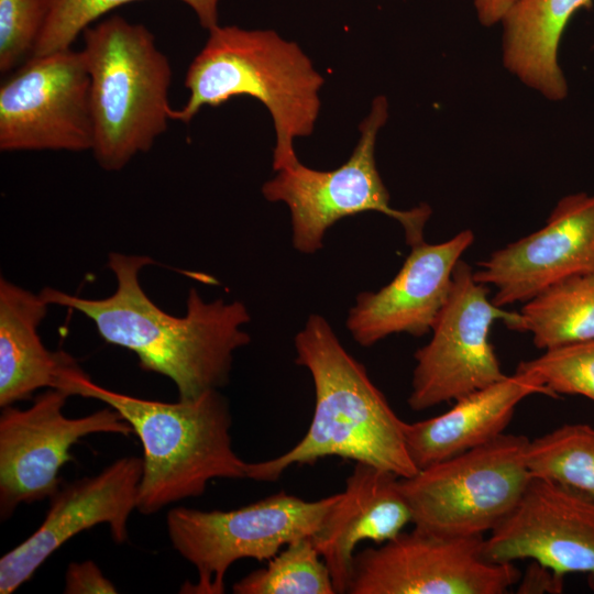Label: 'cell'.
<instances>
[{"label": "cell", "mask_w": 594, "mask_h": 594, "mask_svg": "<svg viewBox=\"0 0 594 594\" xmlns=\"http://www.w3.org/2000/svg\"><path fill=\"white\" fill-rule=\"evenodd\" d=\"M153 263L146 255L111 252L112 295L89 299L52 287L40 295L89 318L106 342L133 352L144 371L173 381L179 399H196L228 383L233 353L251 342L242 329L251 317L241 301L207 302L196 288L189 289L184 317L165 312L140 284L141 271Z\"/></svg>", "instance_id": "6da1fadb"}, {"label": "cell", "mask_w": 594, "mask_h": 594, "mask_svg": "<svg viewBox=\"0 0 594 594\" xmlns=\"http://www.w3.org/2000/svg\"><path fill=\"white\" fill-rule=\"evenodd\" d=\"M295 362L308 370L315 410L301 440L285 453L249 463L248 479L274 482L292 465L339 457L410 477L419 470L404 437V420L343 346L327 319L312 314L294 340Z\"/></svg>", "instance_id": "7a4b0ae2"}, {"label": "cell", "mask_w": 594, "mask_h": 594, "mask_svg": "<svg viewBox=\"0 0 594 594\" xmlns=\"http://www.w3.org/2000/svg\"><path fill=\"white\" fill-rule=\"evenodd\" d=\"M54 388L94 398L117 410L143 447L136 509L145 515L204 494L215 479H245L249 463L233 450L229 404L219 389L191 400L165 403L96 384L67 355Z\"/></svg>", "instance_id": "3957f363"}, {"label": "cell", "mask_w": 594, "mask_h": 594, "mask_svg": "<svg viewBox=\"0 0 594 594\" xmlns=\"http://www.w3.org/2000/svg\"><path fill=\"white\" fill-rule=\"evenodd\" d=\"M323 82L299 45L275 31L217 25L188 67L185 87L189 98L182 109H172L170 119L187 123L205 106L252 97L273 119V169L277 172L298 162L294 140L315 130Z\"/></svg>", "instance_id": "277c9868"}, {"label": "cell", "mask_w": 594, "mask_h": 594, "mask_svg": "<svg viewBox=\"0 0 594 594\" xmlns=\"http://www.w3.org/2000/svg\"><path fill=\"white\" fill-rule=\"evenodd\" d=\"M81 34L90 80L91 152L101 168L117 172L150 151L166 131L172 68L150 30L120 15Z\"/></svg>", "instance_id": "5b68a950"}, {"label": "cell", "mask_w": 594, "mask_h": 594, "mask_svg": "<svg viewBox=\"0 0 594 594\" xmlns=\"http://www.w3.org/2000/svg\"><path fill=\"white\" fill-rule=\"evenodd\" d=\"M387 118L388 102L378 96L360 124V139L345 163L331 170H317L298 161L263 184L262 195L267 201L288 207L292 242L299 253L315 254L322 249L326 233L334 223L369 211L399 222L409 246L425 241L431 208L420 204L410 210L394 209L376 167L375 143Z\"/></svg>", "instance_id": "8992f818"}, {"label": "cell", "mask_w": 594, "mask_h": 594, "mask_svg": "<svg viewBox=\"0 0 594 594\" xmlns=\"http://www.w3.org/2000/svg\"><path fill=\"white\" fill-rule=\"evenodd\" d=\"M341 497L305 501L279 492L231 510L175 507L166 517L173 548L197 571L182 593L222 594L229 568L240 559L270 560L284 546L312 537Z\"/></svg>", "instance_id": "52a82bcc"}, {"label": "cell", "mask_w": 594, "mask_h": 594, "mask_svg": "<svg viewBox=\"0 0 594 594\" xmlns=\"http://www.w3.org/2000/svg\"><path fill=\"white\" fill-rule=\"evenodd\" d=\"M528 442L525 436L503 433L400 477L414 528L450 537L490 532L532 477L526 463Z\"/></svg>", "instance_id": "ba28073f"}, {"label": "cell", "mask_w": 594, "mask_h": 594, "mask_svg": "<svg viewBox=\"0 0 594 594\" xmlns=\"http://www.w3.org/2000/svg\"><path fill=\"white\" fill-rule=\"evenodd\" d=\"M488 292V286L475 280L472 267L460 260L431 339L414 355L408 397L411 409L457 400L506 376L488 334L497 320L517 331L520 314L496 306Z\"/></svg>", "instance_id": "9c48e42d"}, {"label": "cell", "mask_w": 594, "mask_h": 594, "mask_svg": "<svg viewBox=\"0 0 594 594\" xmlns=\"http://www.w3.org/2000/svg\"><path fill=\"white\" fill-rule=\"evenodd\" d=\"M483 536L414 528L356 553L349 594H504L520 579L514 563L483 556Z\"/></svg>", "instance_id": "30bf717a"}, {"label": "cell", "mask_w": 594, "mask_h": 594, "mask_svg": "<svg viewBox=\"0 0 594 594\" xmlns=\"http://www.w3.org/2000/svg\"><path fill=\"white\" fill-rule=\"evenodd\" d=\"M90 80L81 51L32 56L0 88V150L91 151Z\"/></svg>", "instance_id": "8fae6325"}, {"label": "cell", "mask_w": 594, "mask_h": 594, "mask_svg": "<svg viewBox=\"0 0 594 594\" xmlns=\"http://www.w3.org/2000/svg\"><path fill=\"white\" fill-rule=\"evenodd\" d=\"M69 395L48 388L26 409L2 408L0 416V516L8 519L21 504L50 498L59 488V471L73 460L69 450L91 433L129 436L131 425L113 408L69 418Z\"/></svg>", "instance_id": "7c38bea8"}, {"label": "cell", "mask_w": 594, "mask_h": 594, "mask_svg": "<svg viewBox=\"0 0 594 594\" xmlns=\"http://www.w3.org/2000/svg\"><path fill=\"white\" fill-rule=\"evenodd\" d=\"M497 563L531 559L563 578L585 575L594 592V502L532 476L514 508L483 541Z\"/></svg>", "instance_id": "4fadbf2b"}, {"label": "cell", "mask_w": 594, "mask_h": 594, "mask_svg": "<svg viewBox=\"0 0 594 594\" xmlns=\"http://www.w3.org/2000/svg\"><path fill=\"white\" fill-rule=\"evenodd\" d=\"M143 460L124 457L94 476L59 487L38 528L0 559V593L15 592L72 537L97 525L109 526L112 539H128V521L136 509Z\"/></svg>", "instance_id": "5bb4252c"}, {"label": "cell", "mask_w": 594, "mask_h": 594, "mask_svg": "<svg viewBox=\"0 0 594 594\" xmlns=\"http://www.w3.org/2000/svg\"><path fill=\"white\" fill-rule=\"evenodd\" d=\"M594 271V194L563 197L539 230L494 251L473 271L498 307L526 302L568 277Z\"/></svg>", "instance_id": "9a60e30c"}, {"label": "cell", "mask_w": 594, "mask_h": 594, "mask_svg": "<svg viewBox=\"0 0 594 594\" xmlns=\"http://www.w3.org/2000/svg\"><path fill=\"white\" fill-rule=\"evenodd\" d=\"M474 233L463 230L441 243H417L396 276L376 292H363L349 309L345 327L361 346H371L388 336L430 332L451 289L462 254Z\"/></svg>", "instance_id": "2e32d148"}, {"label": "cell", "mask_w": 594, "mask_h": 594, "mask_svg": "<svg viewBox=\"0 0 594 594\" xmlns=\"http://www.w3.org/2000/svg\"><path fill=\"white\" fill-rule=\"evenodd\" d=\"M399 480L389 471L356 462L341 497L311 537L330 571L336 593H346L358 543H384L411 522Z\"/></svg>", "instance_id": "e0dca14e"}, {"label": "cell", "mask_w": 594, "mask_h": 594, "mask_svg": "<svg viewBox=\"0 0 594 594\" xmlns=\"http://www.w3.org/2000/svg\"><path fill=\"white\" fill-rule=\"evenodd\" d=\"M535 394L552 397L536 378L515 372L454 400L439 416L404 421V437L413 462L420 470L497 438L509 425L517 405Z\"/></svg>", "instance_id": "ac0fdd59"}, {"label": "cell", "mask_w": 594, "mask_h": 594, "mask_svg": "<svg viewBox=\"0 0 594 594\" xmlns=\"http://www.w3.org/2000/svg\"><path fill=\"white\" fill-rule=\"evenodd\" d=\"M591 6L592 0H516L502 20L504 66L547 99L562 100L568 85L559 44L574 13Z\"/></svg>", "instance_id": "d6986e66"}, {"label": "cell", "mask_w": 594, "mask_h": 594, "mask_svg": "<svg viewBox=\"0 0 594 594\" xmlns=\"http://www.w3.org/2000/svg\"><path fill=\"white\" fill-rule=\"evenodd\" d=\"M48 304L38 294L0 279V406L42 387L54 388L67 353L48 351L37 332Z\"/></svg>", "instance_id": "ffe728a7"}, {"label": "cell", "mask_w": 594, "mask_h": 594, "mask_svg": "<svg viewBox=\"0 0 594 594\" xmlns=\"http://www.w3.org/2000/svg\"><path fill=\"white\" fill-rule=\"evenodd\" d=\"M517 331L542 350L594 339V271L562 279L525 302Z\"/></svg>", "instance_id": "44dd1931"}, {"label": "cell", "mask_w": 594, "mask_h": 594, "mask_svg": "<svg viewBox=\"0 0 594 594\" xmlns=\"http://www.w3.org/2000/svg\"><path fill=\"white\" fill-rule=\"evenodd\" d=\"M526 463L531 476L549 480L594 502V427L564 424L529 440Z\"/></svg>", "instance_id": "7402d4cb"}, {"label": "cell", "mask_w": 594, "mask_h": 594, "mask_svg": "<svg viewBox=\"0 0 594 594\" xmlns=\"http://www.w3.org/2000/svg\"><path fill=\"white\" fill-rule=\"evenodd\" d=\"M235 594H334L330 571L311 537L300 538L232 586Z\"/></svg>", "instance_id": "603a6c76"}, {"label": "cell", "mask_w": 594, "mask_h": 594, "mask_svg": "<svg viewBox=\"0 0 594 594\" xmlns=\"http://www.w3.org/2000/svg\"><path fill=\"white\" fill-rule=\"evenodd\" d=\"M139 0H48L45 23L32 56L70 48L85 29L107 12ZM196 13L206 30L218 24L219 0H179ZM31 56V57H32Z\"/></svg>", "instance_id": "cb8c5ba5"}, {"label": "cell", "mask_w": 594, "mask_h": 594, "mask_svg": "<svg viewBox=\"0 0 594 594\" xmlns=\"http://www.w3.org/2000/svg\"><path fill=\"white\" fill-rule=\"evenodd\" d=\"M516 372L540 382L552 397L581 395L594 402V339L547 349Z\"/></svg>", "instance_id": "d4e9b609"}, {"label": "cell", "mask_w": 594, "mask_h": 594, "mask_svg": "<svg viewBox=\"0 0 594 594\" xmlns=\"http://www.w3.org/2000/svg\"><path fill=\"white\" fill-rule=\"evenodd\" d=\"M48 0H0V72L29 59L42 32Z\"/></svg>", "instance_id": "484cf974"}, {"label": "cell", "mask_w": 594, "mask_h": 594, "mask_svg": "<svg viewBox=\"0 0 594 594\" xmlns=\"http://www.w3.org/2000/svg\"><path fill=\"white\" fill-rule=\"evenodd\" d=\"M113 583L107 579L94 561L72 562L65 573L66 594L117 593Z\"/></svg>", "instance_id": "4316f807"}, {"label": "cell", "mask_w": 594, "mask_h": 594, "mask_svg": "<svg viewBox=\"0 0 594 594\" xmlns=\"http://www.w3.org/2000/svg\"><path fill=\"white\" fill-rule=\"evenodd\" d=\"M562 590L563 578L536 561L529 565L519 586V593H560Z\"/></svg>", "instance_id": "83f0119b"}, {"label": "cell", "mask_w": 594, "mask_h": 594, "mask_svg": "<svg viewBox=\"0 0 594 594\" xmlns=\"http://www.w3.org/2000/svg\"><path fill=\"white\" fill-rule=\"evenodd\" d=\"M516 0H474L479 21L484 26H493L503 18Z\"/></svg>", "instance_id": "f1b7e54d"}]
</instances>
